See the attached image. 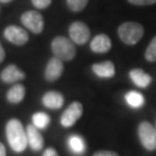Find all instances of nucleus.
Returning <instances> with one entry per match:
<instances>
[{
  "label": "nucleus",
  "mask_w": 156,
  "mask_h": 156,
  "mask_svg": "<svg viewBox=\"0 0 156 156\" xmlns=\"http://www.w3.org/2000/svg\"><path fill=\"white\" fill-rule=\"evenodd\" d=\"M92 156H119L118 153L116 152H113V151H105V150H102V151H98L95 152L94 154Z\"/></svg>",
  "instance_id": "24"
},
{
  "label": "nucleus",
  "mask_w": 156,
  "mask_h": 156,
  "mask_svg": "<svg viewBox=\"0 0 156 156\" xmlns=\"http://www.w3.org/2000/svg\"><path fill=\"white\" fill-rule=\"evenodd\" d=\"M64 70V65L62 60L57 57L51 58L48 62L45 69V78L47 81L53 82L61 77Z\"/></svg>",
  "instance_id": "9"
},
{
  "label": "nucleus",
  "mask_w": 156,
  "mask_h": 156,
  "mask_svg": "<svg viewBox=\"0 0 156 156\" xmlns=\"http://www.w3.org/2000/svg\"><path fill=\"white\" fill-rule=\"evenodd\" d=\"M145 59L149 62H156V36L151 40L145 51Z\"/></svg>",
  "instance_id": "20"
},
{
  "label": "nucleus",
  "mask_w": 156,
  "mask_h": 156,
  "mask_svg": "<svg viewBox=\"0 0 156 156\" xmlns=\"http://www.w3.org/2000/svg\"><path fill=\"white\" fill-rule=\"evenodd\" d=\"M118 35L123 43L133 46L142 39L144 35V27L141 23L135 21H127L118 27Z\"/></svg>",
  "instance_id": "2"
},
{
  "label": "nucleus",
  "mask_w": 156,
  "mask_h": 156,
  "mask_svg": "<svg viewBox=\"0 0 156 156\" xmlns=\"http://www.w3.org/2000/svg\"><path fill=\"white\" fill-rule=\"evenodd\" d=\"M69 36L73 43L77 45H84L87 41H89L90 30L86 23L82 21H75L71 23L69 27Z\"/></svg>",
  "instance_id": "6"
},
{
  "label": "nucleus",
  "mask_w": 156,
  "mask_h": 156,
  "mask_svg": "<svg viewBox=\"0 0 156 156\" xmlns=\"http://www.w3.org/2000/svg\"><path fill=\"white\" fill-rule=\"evenodd\" d=\"M0 78L3 82L5 83H13L16 81H20L26 78V74L23 72L21 70H20L15 65L11 64L8 65L4 70L1 72Z\"/></svg>",
  "instance_id": "12"
},
{
  "label": "nucleus",
  "mask_w": 156,
  "mask_h": 156,
  "mask_svg": "<svg viewBox=\"0 0 156 156\" xmlns=\"http://www.w3.org/2000/svg\"><path fill=\"white\" fill-rule=\"evenodd\" d=\"M0 156H6V151L5 147L2 143H0Z\"/></svg>",
  "instance_id": "27"
},
{
  "label": "nucleus",
  "mask_w": 156,
  "mask_h": 156,
  "mask_svg": "<svg viewBox=\"0 0 156 156\" xmlns=\"http://www.w3.org/2000/svg\"><path fill=\"white\" fill-rule=\"evenodd\" d=\"M6 137L11 149L15 152H23L27 146V131H24L23 124L16 119H11L6 124Z\"/></svg>",
  "instance_id": "1"
},
{
  "label": "nucleus",
  "mask_w": 156,
  "mask_h": 156,
  "mask_svg": "<svg viewBox=\"0 0 156 156\" xmlns=\"http://www.w3.org/2000/svg\"><path fill=\"white\" fill-rule=\"evenodd\" d=\"M92 71L96 76L101 78H111L115 75V65L111 61H105L101 63L93 64Z\"/></svg>",
  "instance_id": "14"
},
{
  "label": "nucleus",
  "mask_w": 156,
  "mask_h": 156,
  "mask_svg": "<svg viewBox=\"0 0 156 156\" xmlns=\"http://www.w3.org/2000/svg\"><path fill=\"white\" fill-rule=\"evenodd\" d=\"M43 156H59V155L54 148H48V149H46L45 152H44Z\"/></svg>",
  "instance_id": "25"
},
{
  "label": "nucleus",
  "mask_w": 156,
  "mask_h": 156,
  "mask_svg": "<svg viewBox=\"0 0 156 156\" xmlns=\"http://www.w3.org/2000/svg\"><path fill=\"white\" fill-rule=\"evenodd\" d=\"M12 0H0V2L1 3H8V2H11Z\"/></svg>",
  "instance_id": "28"
},
{
  "label": "nucleus",
  "mask_w": 156,
  "mask_h": 156,
  "mask_svg": "<svg viewBox=\"0 0 156 156\" xmlns=\"http://www.w3.org/2000/svg\"><path fill=\"white\" fill-rule=\"evenodd\" d=\"M130 78L135 83V85L141 87V88L148 87L152 81L151 76L146 72H144L142 69H139V68H136V69L130 71Z\"/></svg>",
  "instance_id": "15"
},
{
  "label": "nucleus",
  "mask_w": 156,
  "mask_h": 156,
  "mask_svg": "<svg viewBox=\"0 0 156 156\" xmlns=\"http://www.w3.org/2000/svg\"><path fill=\"white\" fill-rule=\"evenodd\" d=\"M112 48V41L110 37L105 34H99L92 39L90 43V49L92 52L98 54H105Z\"/></svg>",
  "instance_id": "10"
},
{
  "label": "nucleus",
  "mask_w": 156,
  "mask_h": 156,
  "mask_svg": "<svg viewBox=\"0 0 156 156\" xmlns=\"http://www.w3.org/2000/svg\"><path fill=\"white\" fill-rule=\"evenodd\" d=\"M83 113V107L80 102L74 101L68 107L61 116V124L63 127H72Z\"/></svg>",
  "instance_id": "7"
},
{
  "label": "nucleus",
  "mask_w": 156,
  "mask_h": 156,
  "mask_svg": "<svg viewBox=\"0 0 156 156\" xmlns=\"http://www.w3.org/2000/svg\"><path fill=\"white\" fill-rule=\"evenodd\" d=\"M27 144L30 147L35 151H40L44 146V138L42 134L40 133L39 129L34 126L29 125L27 128Z\"/></svg>",
  "instance_id": "11"
},
{
  "label": "nucleus",
  "mask_w": 156,
  "mask_h": 156,
  "mask_svg": "<svg viewBox=\"0 0 156 156\" xmlns=\"http://www.w3.org/2000/svg\"><path fill=\"white\" fill-rule=\"evenodd\" d=\"M4 58H5V51H4V49H3L1 43H0V63H2Z\"/></svg>",
  "instance_id": "26"
},
{
  "label": "nucleus",
  "mask_w": 156,
  "mask_h": 156,
  "mask_svg": "<svg viewBox=\"0 0 156 156\" xmlns=\"http://www.w3.org/2000/svg\"><path fill=\"white\" fill-rule=\"evenodd\" d=\"M138 135L145 149L153 151L156 149V129L149 122H142L138 127Z\"/></svg>",
  "instance_id": "4"
},
{
  "label": "nucleus",
  "mask_w": 156,
  "mask_h": 156,
  "mask_svg": "<svg viewBox=\"0 0 156 156\" xmlns=\"http://www.w3.org/2000/svg\"><path fill=\"white\" fill-rule=\"evenodd\" d=\"M26 95V88L21 84H15L7 91L6 98L10 104H20V102L24 98Z\"/></svg>",
  "instance_id": "16"
},
{
  "label": "nucleus",
  "mask_w": 156,
  "mask_h": 156,
  "mask_svg": "<svg viewBox=\"0 0 156 156\" xmlns=\"http://www.w3.org/2000/svg\"><path fill=\"white\" fill-rule=\"evenodd\" d=\"M51 49L55 57L62 61H70L76 55V49L73 42L62 36L56 37L52 41Z\"/></svg>",
  "instance_id": "3"
},
{
  "label": "nucleus",
  "mask_w": 156,
  "mask_h": 156,
  "mask_svg": "<svg viewBox=\"0 0 156 156\" xmlns=\"http://www.w3.org/2000/svg\"><path fill=\"white\" fill-rule=\"evenodd\" d=\"M68 146L69 149L75 154H82L85 151V142L78 135H72L68 139Z\"/></svg>",
  "instance_id": "17"
},
{
  "label": "nucleus",
  "mask_w": 156,
  "mask_h": 156,
  "mask_svg": "<svg viewBox=\"0 0 156 156\" xmlns=\"http://www.w3.org/2000/svg\"><path fill=\"white\" fill-rule=\"evenodd\" d=\"M32 3L36 8L39 9H46L49 7L52 3V0H32Z\"/></svg>",
  "instance_id": "22"
},
{
  "label": "nucleus",
  "mask_w": 156,
  "mask_h": 156,
  "mask_svg": "<svg viewBox=\"0 0 156 156\" xmlns=\"http://www.w3.org/2000/svg\"><path fill=\"white\" fill-rule=\"evenodd\" d=\"M4 38L16 46H23L29 41L27 30L17 26H9L4 30Z\"/></svg>",
  "instance_id": "8"
},
{
  "label": "nucleus",
  "mask_w": 156,
  "mask_h": 156,
  "mask_svg": "<svg viewBox=\"0 0 156 156\" xmlns=\"http://www.w3.org/2000/svg\"><path fill=\"white\" fill-rule=\"evenodd\" d=\"M125 99H126L127 104L132 108H141L145 102L144 96H143L142 93H140L138 91H134V90H131V91L127 92L126 95H125Z\"/></svg>",
  "instance_id": "18"
},
{
  "label": "nucleus",
  "mask_w": 156,
  "mask_h": 156,
  "mask_svg": "<svg viewBox=\"0 0 156 156\" xmlns=\"http://www.w3.org/2000/svg\"><path fill=\"white\" fill-rule=\"evenodd\" d=\"M21 23L27 30L34 34H41L44 30V17L38 11L29 10L23 13L20 17Z\"/></svg>",
  "instance_id": "5"
},
{
  "label": "nucleus",
  "mask_w": 156,
  "mask_h": 156,
  "mask_svg": "<svg viewBox=\"0 0 156 156\" xmlns=\"http://www.w3.org/2000/svg\"><path fill=\"white\" fill-rule=\"evenodd\" d=\"M129 3L133 5H138V6H144V5H152L155 4L156 0H128Z\"/></svg>",
  "instance_id": "23"
},
{
  "label": "nucleus",
  "mask_w": 156,
  "mask_h": 156,
  "mask_svg": "<svg viewBox=\"0 0 156 156\" xmlns=\"http://www.w3.org/2000/svg\"><path fill=\"white\" fill-rule=\"evenodd\" d=\"M88 3V0H67V5L70 10L74 12H79L85 8Z\"/></svg>",
  "instance_id": "21"
},
{
  "label": "nucleus",
  "mask_w": 156,
  "mask_h": 156,
  "mask_svg": "<svg viewBox=\"0 0 156 156\" xmlns=\"http://www.w3.org/2000/svg\"><path fill=\"white\" fill-rule=\"evenodd\" d=\"M50 121L51 119L46 113H36L33 116V125L39 130L46 129L49 126Z\"/></svg>",
  "instance_id": "19"
},
{
  "label": "nucleus",
  "mask_w": 156,
  "mask_h": 156,
  "mask_svg": "<svg viewBox=\"0 0 156 156\" xmlns=\"http://www.w3.org/2000/svg\"><path fill=\"white\" fill-rule=\"evenodd\" d=\"M42 101L46 108L57 110V108H62V105H64V98L60 92L48 91L43 96Z\"/></svg>",
  "instance_id": "13"
}]
</instances>
